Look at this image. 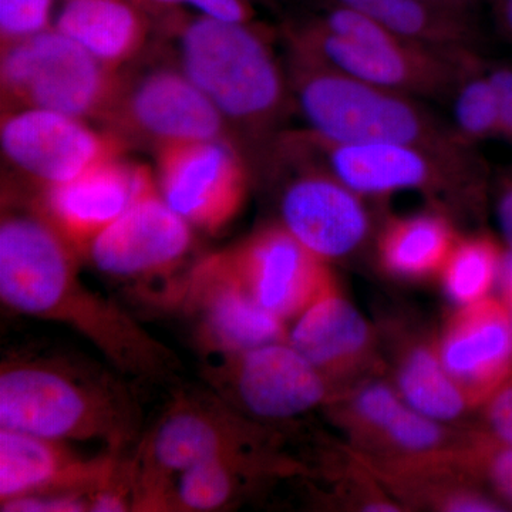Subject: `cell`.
<instances>
[{
    "label": "cell",
    "instance_id": "6da1fadb",
    "mask_svg": "<svg viewBox=\"0 0 512 512\" xmlns=\"http://www.w3.org/2000/svg\"><path fill=\"white\" fill-rule=\"evenodd\" d=\"M79 252L39 208L0 222V298L12 311L70 326L119 372L164 379L177 359L116 303L80 278Z\"/></svg>",
    "mask_w": 512,
    "mask_h": 512
},
{
    "label": "cell",
    "instance_id": "7a4b0ae2",
    "mask_svg": "<svg viewBox=\"0 0 512 512\" xmlns=\"http://www.w3.org/2000/svg\"><path fill=\"white\" fill-rule=\"evenodd\" d=\"M136 399L106 370L64 357H15L0 369V429L59 441H101L120 451L136 439Z\"/></svg>",
    "mask_w": 512,
    "mask_h": 512
},
{
    "label": "cell",
    "instance_id": "3957f363",
    "mask_svg": "<svg viewBox=\"0 0 512 512\" xmlns=\"http://www.w3.org/2000/svg\"><path fill=\"white\" fill-rule=\"evenodd\" d=\"M291 49L293 94L313 133L332 141L406 144L463 163L480 160L420 99L360 82Z\"/></svg>",
    "mask_w": 512,
    "mask_h": 512
},
{
    "label": "cell",
    "instance_id": "277c9868",
    "mask_svg": "<svg viewBox=\"0 0 512 512\" xmlns=\"http://www.w3.org/2000/svg\"><path fill=\"white\" fill-rule=\"evenodd\" d=\"M291 47L360 82L444 103L453 92L461 57L468 52L417 45L339 2L292 35Z\"/></svg>",
    "mask_w": 512,
    "mask_h": 512
},
{
    "label": "cell",
    "instance_id": "5b68a950",
    "mask_svg": "<svg viewBox=\"0 0 512 512\" xmlns=\"http://www.w3.org/2000/svg\"><path fill=\"white\" fill-rule=\"evenodd\" d=\"M183 72L225 119L255 134L281 121L288 86L268 39L247 23L200 16L181 30Z\"/></svg>",
    "mask_w": 512,
    "mask_h": 512
},
{
    "label": "cell",
    "instance_id": "8992f818",
    "mask_svg": "<svg viewBox=\"0 0 512 512\" xmlns=\"http://www.w3.org/2000/svg\"><path fill=\"white\" fill-rule=\"evenodd\" d=\"M274 151L281 163L319 168L363 198L476 191L484 175L481 160L463 163L406 144L332 141L311 130L279 137Z\"/></svg>",
    "mask_w": 512,
    "mask_h": 512
},
{
    "label": "cell",
    "instance_id": "52a82bcc",
    "mask_svg": "<svg viewBox=\"0 0 512 512\" xmlns=\"http://www.w3.org/2000/svg\"><path fill=\"white\" fill-rule=\"evenodd\" d=\"M6 111L45 109L110 121L126 80L56 28L2 47Z\"/></svg>",
    "mask_w": 512,
    "mask_h": 512
},
{
    "label": "cell",
    "instance_id": "ba28073f",
    "mask_svg": "<svg viewBox=\"0 0 512 512\" xmlns=\"http://www.w3.org/2000/svg\"><path fill=\"white\" fill-rule=\"evenodd\" d=\"M255 430L221 400L183 393L133 458L134 510L164 511L171 480L214 458L256 453Z\"/></svg>",
    "mask_w": 512,
    "mask_h": 512
},
{
    "label": "cell",
    "instance_id": "9c48e42d",
    "mask_svg": "<svg viewBox=\"0 0 512 512\" xmlns=\"http://www.w3.org/2000/svg\"><path fill=\"white\" fill-rule=\"evenodd\" d=\"M156 157L158 190L192 228L215 234L241 212L249 171L228 138L163 144Z\"/></svg>",
    "mask_w": 512,
    "mask_h": 512
},
{
    "label": "cell",
    "instance_id": "30bf717a",
    "mask_svg": "<svg viewBox=\"0 0 512 512\" xmlns=\"http://www.w3.org/2000/svg\"><path fill=\"white\" fill-rule=\"evenodd\" d=\"M0 144L6 160L40 191L123 156L127 148L126 140L114 131L101 133L86 120L45 109L6 111Z\"/></svg>",
    "mask_w": 512,
    "mask_h": 512
},
{
    "label": "cell",
    "instance_id": "8fae6325",
    "mask_svg": "<svg viewBox=\"0 0 512 512\" xmlns=\"http://www.w3.org/2000/svg\"><path fill=\"white\" fill-rule=\"evenodd\" d=\"M211 357L220 360L212 379L222 394L232 393L252 416L291 419L328 400V377L288 340Z\"/></svg>",
    "mask_w": 512,
    "mask_h": 512
},
{
    "label": "cell",
    "instance_id": "7c38bea8",
    "mask_svg": "<svg viewBox=\"0 0 512 512\" xmlns=\"http://www.w3.org/2000/svg\"><path fill=\"white\" fill-rule=\"evenodd\" d=\"M181 301L197 318L210 355H228L286 340L285 320L265 311L235 274L227 251L207 256L188 272Z\"/></svg>",
    "mask_w": 512,
    "mask_h": 512
},
{
    "label": "cell",
    "instance_id": "4fadbf2b",
    "mask_svg": "<svg viewBox=\"0 0 512 512\" xmlns=\"http://www.w3.org/2000/svg\"><path fill=\"white\" fill-rule=\"evenodd\" d=\"M109 123L124 140L134 136L156 148L228 138L227 119L207 94L184 72L168 69L126 82Z\"/></svg>",
    "mask_w": 512,
    "mask_h": 512
},
{
    "label": "cell",
    "instance_id": "5bb4252c",
    "mask_svg": "<svg viewBox=\"0 0 512 512\" xmlns=\"http://www.w3.org/2000/svg\"><path fill=\"white\" fill-rule=\"evenodd\" d=\"M191 247V225L165 202L156 180L94 238L86 255L104 274L138 279L168 274Z\"/></svg>",
    "mask_w": 512,
    "mask_h": 512
},
{
    "label": "cell",
    "instance_id": "9a60e30c",
    "mask_svg": "<svg viewBox=\"0 0 512 512\" xmlns=\"http://www.w3.org/2000/svg\"><path fill=\"white\" fill-rule=\"evenodd\" d=\"M227 255L255 301L282 320L298 318L335 285L326 261L303 247L282 225L259 229Z\"/></svg>",
    "mask_w": 512,
    "mask_h": 512
},
{
    "label": "cell",
    "instance_id": "2e32d148",
    "mask_svg": "<svg viewBox=\"0 0 512 512\" xmlns=\"http://www.w3.org/2000/svg\"><path fill=\"white\" fill-rule=\"evenodd\" d=\"M292 167L298 175L282 194V227L323 261L355 252L370 231L363 197L319 168Z\"/></svg>",
    "mask_w": 512,
    "mask_h": 512
},
{
    "label": "cell",
    "instance_id": "e0dca14e",
    "mask_svg": "<svg viewBox=\"0 0 512 512\" xmlns=\"http://www.w3.org/2000/svg\"><path fill=\"white\" fill-rule=\"evenodd\" d=\"M156 175L144 165L109 158L86 173L40 191L36 207L80 255L136 201Z\"/></svg>",
    "mask_w": 512,
    "mask_h": 512
},
{
    "label": "cell",
    "instance_id": "ac0fdd59",
    "mask_svg": "<svg viewBox=\"0 0 512 512\" xmlns=\"http://www.w3.org/2000/svg\"><path fill=\"white\" fill-rule=\"evenodd\" d=\"M116 453L86 458L64 441L0 429V503L45 493H76L92 498L119 474Z\"/></svg>",
    "mask_w": 512,
    "mask_h": 512
},
{
    "label": "cell",
    "instance_id": "d6986e66",
    "mask_svg": "<svg viewBox=\"0 0 512 512\" xmlns=\"http://www.w3.org/2000/svg\"><path fill=\"white\" fill-rule=\"evenodd\" d=\"M441 363L473 406H484L512 380V313L484 298L464 305L441 336Z\"/></svg>",
    "mask_w": 512,
    "mask_h": 512
},
{
    "label": "cell",
    "instance_id": "ffe728a7",
    "mask_svg": "<svg viewBox=\"0 0 512 512\" xmlns=\"http://www.w3.org/2000/svg\"><path fill=\"white\" fill-rule=\"evenodd\" d=\"M286 340L329 379L360 365L372 346V332L333 285L296 318Z\"/></svg>",
    "mask_w": 512,
    "mask_h": 512
},
{
    "label": "cell",
    "instance_id": "44dd1931",
    "mask_svg": "<svg viewBox=\"0 0 512 512\" xmlns=\"http://www.w3.org/2000/svg\"><path fill=\"white\" fill-rule=\"evenodd\" d=\"M55 28L119 70L146 43L147 23L130 0H67Z\"/></svg>",
    "mask_w": 512,
    "mask_h": 512
},
{
    "label": "cell",
    "instance_id": "7402d4cb",
    "mask_svg": "<svg viewBox=\"0 0 512 512\" xmlns=\"http://www.w3.org/2000/svg\"><path fill=\"white\" fill-rule=\"evenodd\" d=\"M356 424L409 460L440 456L447 433L440 421L412 409L396 392L382 383L367 384L352 402Z\"/></svg>",
    "mask_w": 512,
    "mask_h": 512
},
{
    "label": "cell",
    "instance_id": "603a6c76",
    "mask_svg": "<svg viewBox=\"0 0 512 512\" xmlns=\"http://www.w3.org/2000/svg\"><path fill=\"white\" fill-rule=\"evenodd\" d=\"M365 13L394 35L443 52L477 50L480 33L473 15L429 0H336Z\"/></svg>",
    "mask_w": 512,
    "mask_h": 512
},
{
    "label": "cell",
    "instance_id": "cb8c5ba5",
    "mask_svg": "<svg viewBox=\"0 0 512 512\" xmlns=\"http://www.w3.org/2000/svg\"><path fill=\"white\" fill-rule=\"evenodd\" d=\"M444 218L419 214L393 221L384 229L379 252L387 271L402 278L419 279L441 272L456 244Z\"/></svg>",
    "mask_w": 512,
    "mask_h": 512
},
{
    "label": "cell",
    "instance_id": "d4e9b609",
    "mask_svg": "<svg viewBox=\"0 0 512 512\" xmlns=\"http://www.w3.org/2000/svg\"><path fill=\"white\" fill-rule=\"evenodd\" d=\"M259 464V454H239L188 468L171 480L165 511H214L228 507L241 494L252 473L259 470Z\"/></svg>",
    "mask_w": 512,
    "mask_h": 512
},
{
    "label": "cell",
    "instance_id": "484cf974",
    "mask_svg": "<svg viewBox=\"0 0 512 512\" xmlns=\"http://www.w3.org/2000/svg\"><path fill=\"white\" fill-rule=\"evenodd\" d=\"M400 396L423 416L436 421L456 420L473 407L441 363L439 352L427 346L410 350L397 373Z\"/></svg>",
    "mask_w": 512,
    "mask_h": 512
},
{
    "label": "cell",
    "instance_id": "4316f807",
    "mask_svg": "<svg viewBox=\"0 0 512 512\" xmlns=\"http://www.w3.org/2000/svg\"><path fill=\"white\" fill-rule=\"evenodd\" d=\"M448 103L451 126L468 147L500 137V113L497 94L487 72V62L477 50L461 57L456 83Z\"/></svg>",
    "mask_w": 512,
    "mask_h": 512
},
{
    "label": "cell",
    "instance_id": "83f0119b",
    "mask_svg": "<svg viewBox=\"0 0 512 512\" xmlns=\"http://www.w3.org/2000/svg\"><path fill=\"white\" fill-rule=\"evenodd\" d=\"M503 259L500 245L487 235L456 241L441 269L448 296L463 306L487 298Z\"/></svg>",
    "mask_w": 512,
    "mask_h": 512
},
{
    "label": "cell",
    "instance_id": "f1b7e54d",
    "mask_svg": "<svg viewBox=\"0 0 512 512\" xmlns=\"http://www.w3.org/2000/svg\"><path fill=\"white\" fill-rule=\"evenodd\" d=\"M467 473L484 481L495 498L512 508V446L481 431L466 441L463 454L451 457Z\"/></svg>",
    "mask_w": 512,
    "mask_h": 512
},
{
    "label": "cell",
    "instance_id": "f546056e",
    "mask_svg": "<svg viewBox=\"0 0 512 512\" xmlns=\"http://www.w3.org/2000/svg\"><path fill=\"white\" fill-rule=\"evenodd\" d=\"M53 0H0L2 47L50 29Z\"/></svg>",
    "mask_w": 512,
    "mask_h": 512
},
{
    "label": "cell",
    "instance_id": "4dcf8cb0",
    "mask_svg": "<svg viewBox=\"0 0 512 512\" xmlns=\"http://www.w3.org/2000/svg\"><path fill=\"white\" fill-rule=\"evenodd\" d=\"M0 510L8 512L90 511V500L86 495L76 493L33 494L0 503Z\"/></svg>",
    "mask_w": 512,
    "mask_h": 512
},
{
    "label": "cell",
    "instance_id": "1f68e13d",
    "mask_svg": "<svg viewBox=\"0 0 512 512\" xmlns=\"http://www.w3.org/2000/svg\"><path fill=\"white\" fill-rule=\"evenodd\" d=\"M487 72L497 94L500 137L512 147V63L487 62Z\"/></svg>",
    "mask_w": 512,
    "mask_h": 512
},
{
    "label": "cell",
    "instance_id": "d6a6232c",
    "mask_svg": "<svg viewBox=\"0 0 512 512\" xmlns=\"http://www.w3.org/2000/svg\"><path fill=\"white\" fill-rule=\"evenodd\" d=\"M485 431L512 446V380L484 404Z\"/></svg>",
    "mask_w": 512,
    "mask_h": 512
},
{
    "label": "cell",
    "instance_id": "836d02e7",
    "mask_svg": "<svg viewBox=\"0 0 512 512\" xmlns=\"http://www.w3.org/2000/svg\"><path fill=\"white\" fill-rule=\"evenodd\" d=\"M183 3L200 10L202 16L224 22L247 23L252 18L244 0H183Z\"/></svg>",
    "mask_w": 512,
    "mask_h": 512
},
{
    "label": "cell",
    "instance_id": "e575fe53",
    "mask_svg": "<svg viewBox=\"0 0 512 512\" xmlns=\"http://www.w3.org/2000/svg\"><path fill=\"white\" fill-rule=\"evenodd\" d=\"M495 214H497L498 228H500L505 244L512 249V163L501 175Z\"/></svg>",
    "mask_w": 512,
    "mask_h": 512
},
{
    "label": "cell",
    "instance_id": "d590c367",
    "mask_svg": "<svg viewBox=\"0 0 512 512\" xmlns=\"http://www.w3.org/2000/svg\"><path fill=\"white\" fill-rule=\"evenodd\" d=\"M495 18L512 45V0H491Z\"/></svg>",
    "mask_w": 512,
    "mask_h": 512
},
{
    "label": "cell",
    "instance_id": "8d00e7d4",
    "mask_svg": "<svg viewBox=\"0 0 512 512\" xmlns=\"http://www.w3.org/2000/svg\"><path fill=\"white\" fill-rule=\"evenodd\" d=\"M429 2L444 6V8L458 10V12L470 13V15H473L474 9L477 8L480 0H429Z\"/></svg>",
    "mask_w": 512,
    "mask_h": 512
},
{
    "label": "cell",
    "instance_id": "74e56055",
    "mask_svg": "<svg viewBox=\"0 0 512 512\" xmlns=\"http://www.w3.org/2000/svg\"><path fill=\"white\" fill-rule=\"evenodd\" d=\"M144 5L154 6V8L168 9L174 6L181 5L183 0H141Z\"/></svg>",
    "mask_w": 512,
    "mask_h": 512
},
{
    "label": "cell",
    "instance_id": "f35d334b",
    "mask_svg": "<svg viewBox=\"0 0 512 512\" xmlns=\"http://www.w3.org/2000/svg\"><path fill=\"white\" fill-rule=\"evenodd\" d=\"M505 303H507L508 308H510V311L512 313V296L510 298H505Z\"/></svg>",
    "mask_w": 512,
    "mask_h": 512
}]
</instances>
